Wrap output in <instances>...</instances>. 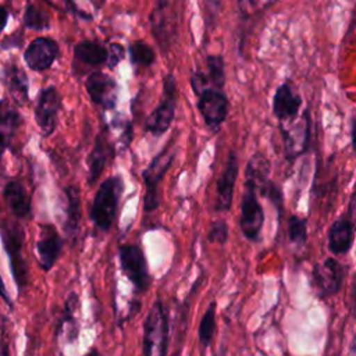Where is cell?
Masks as SVG:
<instances>
[{
    "mask_svg": "<svg viewBox=\"0 0 356 356\" xmlns=\"http://www.w3.org/2000/svg\"><path fill=\"white\" fill-rule=\"evenodd\" d=\"M122 192L124 181L120 175L108 177L100 182L89 210V218L100 232H108L111 229Z\"/></svg>",
    "mask_w": 356,
    "mask_h": 356,
    "instance_id": "1",
    "label": "cell"
},
{
    "mask_svg": "<svg viewBox=\"0 0 356 356\" xmlns=\"http://www.w3.org/2000/svg\"><path fill=\"white\" fill-rule=\"evenodd\" d=\"M168 310L161 299L153 302L143 321V341L142 353L145 356L165 355L168 350Z\"/></svg>",
    "mask_w": 356,
    "mask_h": 356,
    "instance_id": "2",
    "label": "cell"
},
{
    "mask_svg": "<svg viewBox=\"0 0 356 356\" xmlns=\"http://www.w3.org/2000/svg\"><path fill=\"white\" fill-rule=\"evenodd\" d=\"M178 102V86L174 74L168 72L163 78V93L159 104L149 114L145 121V132L152 134L153 136L164 135L175 117V108Z\"/></svg>",
    "mask_w": 356,
    "mask_h": 356,
    "instance_id": "3",
    "label": "cell"
},
{
    "mask_svg": "<svg viewBox=\"0 0 356 356\" xmlns=\"http://www.w3.org/2000/svg\"><path fill=\"white\" fill-rule=\"evenodd\" d=\"M175 147L168 143L161 152H159L149 165L142 171V179L145 184V196H143V210L152 213L160 206V191L159 186L171 167L175 159Z\"/></svg>",
    "mask_w": 356,
    "mask_h": 356,
    "instance_id": "4",
    "label": "cell"
},
{
    "mask_svg": "<svg viewBox=\"0 0 356 356\" xmlns=\"http://www.w3.org/2000/svg\"><path fill=\"white\" fill-rule=\"evenodd\" d=\"M118 260L122 273L132 284L135 292H146L150 286L152 277L143 249L136 243H121L118 246Z\"/></svg>",
    "mask_w": 356,
    "mask_h": 356,
    "instance_id": "5",
    "label": "cell"
},
{
    "mask_svg": "<svg viewBox=\"0 0 356 356\" xmlns=\"http://www.w3.org/2000/svg\"><path fill=\"white\" fill-rule=\"evenodd\" d=\"M346 275V266L335 257H325L312 270V286L316 295L325 300L339 292Z\"/></svg>",
    "mask_w": 356,
    "mask_h": 356,
    "instance_id": "6",
    "label": "cell"
},
{
    "mask_svg": "<svg viewBox=\"0 0 356 356\" xmlns=\"http://www.w3.org/2000/svg\"><path fill=\"white\" fill-rule=\"evenodd\" d=\"M263 224H264V211L257 197V189L252 182L245 181L242 200H241V216H239V227H241L242 235L248 241H252V242L259 241Z\"/></svg>",
    "mask_w": 356,
    "mask_h": 356,
    "instance_id": "7",
    "label": "cell"
},
{
    "mask_svg": "<svg viewBox=\"0 0 356 356\" xmlns=\"http://www.w3.org/2000/svg\"><path fill=\"white\" fill-rule=\"evenodd\" d=\"M196 96L197 110L204 124L209 129L217 132L228 115L229 102L225 92L222 89L207 86L202 89Z\"/></svg>",
    "mask_w": 356,
    "mask_h": 356,
    "instance_id": "8",
    "label": "cell"
},
{
    "mask_svg": "<svg viewBox=\"0 0 356 356\" xmlns=\"http://www.w3.org/2000/svg\"><path fill=\"white\" fill-rule=\"evenodd\" d=\"M281 136L284 140V153L286 160H295L309 149L310 134H312V120L310 113L306 110L298 124L284 128L280 125Z\"/></svg>",
    "mask_w": 356,
    "mask_h": 356,
    "instance_id": "9",
    "label": "cell"
},
{
    "mask_svg": "<svg viewBox=\"0 0 356 356\" xmlns=\"http://www.w3.org/2000/svg\"><path fill=\"white\" fill-rule=\"evenodd\" d=\"M90 100L103 110H114L117 104V82L113 76L102 71H93L85 81Z\"/></svg>",
    "mask_w": 356,
    "mask_h": 356,
    "instance_id": "10",
    "label": "cell"
},
{
    "mask_svg": "<svg viewBox=\"0 0 356 356\" xmlns=\"http://www.w3.org/2000/svg\"><path fill=\"white\" fill-rule=\"evenodd\" d=\"M60 106V95L54 86H47L40 90L35 108V120L44 136L51 135L56 129Z\"/></svg>",
    "mask_w": 356,
    "mask_h": 356,
    "instance_id": "11",
    "label": "cell"
},
{
    "mask_svg": "<svg viewBox=\"0 0 356 356\" xmlns=\"http://www.w3.org/2000/svg\"><path fill=\"white\" fill-rule=\"evenodd\" d=\"M239 174V161L235 150L228 152V157L224 165V170L217 181V196L214 203V210L218 213H227L229 211L232 206V197H234V188L235 182Z\"/></svg>",
    "mask_w": 356,
    "mask_h": 356,
    "instance_id": "12",
    "label": "cell"
},
{
    "mask_svg": "<svg viewBox=\"0 0 356 356\" xmlns=\"http://www.w3.org/2000/svg\"><path fill=\"white\" fill-rule=\"evenodd\" d=\"M114 154V146L108 140L107 129L102 128V131L96 135L93 147L88 157V184L95 185L104 171L107 163Z\"/></svg>",
    "mask_w": 356,
    "mask_h": 356,
    "instance_id": "13",
    "label": "cell"
},
{
    "mask_svg": "<svg viewBox=\"0 0 356 356\" xmlns=\"http://www.w3.org/2000/svg\"><path fill=\"white\" fill-rule=\"evenodd\" d=\"M300 106L302 96L293 89L291 82H284L275 89L273 96V114L280 122L296 118Z\"/></svg>",
    "mask_w": 356,
    "mask_h": 356,
    "instance_id": "14",
    "label": "cell"
},
{
    "mask_svg": "<svg viewBox=\"0 0 356 356\" xmlns=\"http://www.w3.org/2000/svg\"><path fill=\"white\" fill-rule=\"evenodd\" d=\"M58 56V44L50 38H36L25 50V61L33 71H44L51 67Z\"/></svg>",
    "mask_w": 356,
    "mask_h": 356,
    "instance_id": "15",
    "label": "cell"
},
{
    "mask_svg": "<svg viewBox=\"0 0 356 356\" xmlns=\"http://www.w3.org/2000/svg\"><path fill=\"white\" fill-rule=\"evenodd\" d=\"M328 250L334 256L346 254L353 245L355 239V224L352 216L341 217L335 220L328 229Z\"/></svg>",
    "mask_w": 356,
    "mask_h": 356,
    "instance_id": "16",
    "label": "cell"
},
{
    "mask_svg": "<svg viewBox=\"0 0 356 356\" xmlns=\"http://www.w3.org/2000/svg\"><path fill=\"white\" fill-rule=\"evenodd\" d=\"M63 249V239L51 225H43L40 238L36 242V253L39 266L49 271L57 261Z\"/></svg>",
    "mask_w": 356,
    "mask_h": 356,
    "instance_id": "17",
    "label": "cell"
},
{
    "mask_svg": "<svg viewBox=\"0 0 356 356\" xmlns=\"http://www.w3.org/2000/svg\"><path fill=\"white\" fill-rule=\"evenodd\" d=\"M21 245H22V232L18 228L7 231V234L4 235V248L10 254L11 268H13L15 281L18 282L19 286H22V284L26 280V267L22 259Z\"/></svg>",
    "mask_w": 356,
    "mask_h": 356,
    "instance_id": "18",
    "label": "cell"
},
{
    "mask_svg": "<svg viewBox=\"0 0 356 356\" xmlns=\"http://www.w3.org/2000/svg\"><path fill=\"white\" fill-rule=\"evenodd\" d=\"M65 193V220L64 231L68 236L76 238L81 224V193L76 186H67Z\"/></svg>",
    "mask_w": 356,
    "mask_h": 356,
    "instance_id": "19",
    "label": "cell"
},
{
    "mask_svg": "<svg viewBox=\"0 0 356 356\" xmlns=\"http://www.w3.org/2000/svg\"><path fill=\"white\" fill-rule=\"evenodd\" d=\"M74 58L89 67H100L106 64L107 49L99 42L82 40L74 47Z\"/></svg>",
    "mask_w": 356,
    "mask_h": 356,
    "instance_id": "20",
    "label": "cell"
},
{
    "mask_svg": "<svg viewBox=\"0 0 356 356\" xmlns=\"http://www.w3.org/2000/svg\"><path fill=\"white\" fill-rule=\"evenodd\" d=\"M4 197L17 217H26L31 213V200L24 188L18 181H11L4 188Z\"/></svg>",
    "mask_w": 356,
    "mask_h": 356,
    "instance_id": "21",
    "label": "cell"
},
{
    "mask_svg": "<svg viewBox=\"0 0 356 356\" xmlns=\"http://www.w3.org/2000/svg\"><path fill=\"white\" fill-rule=\"evenodd\" d=\"M19 121L18 113L6 102H0V154L8 146Z\"/></svg>",
    "mask_w": 356,
    "mask_h": 356,
    "instance_id": "22",
    "label": "cell"
},
{
    "mask_svg": "<svg viewBox=\"0 0 356 356\" xmlns=\"http://www.w3.org/2000/svg\"><path fill=\"white\" fill-rule=\"evenodd\" d=\"M270 172V161L263 153H254L248 164L245 171V181L252 182L256 189H259L267 179Z\"/></svg>",
    "mask_w": 356,
    "mask_h": 356,
    "instance_id": "23",
    "label": "cell"
},
{
    "mask_svg": "<svg viewBox=\"0 0 356 356\" xmlns=\"http://www.w3.org/2000/svg\"><path fill=\"white\" fill-rule=\"evenodd\" d=\"M216 302L211 300L207 306V309L204 310L200 323H199V345L202 348V350H206L210 343L211 339L214 337L216 332Z\"/></svg>",
    "mask_w": 356,
    "mask_h": 356,
    "instance_id": "24",
    "label": "cell"
},
{
    "mask_svg": "<svg viewBox=\"0 0 356 356\" xmlns=\"http://www.w3.org/2000/svg\"><path fill=\"white\" fill-rule=\"evenodd\" d=\"M7 76V86L19 103L28 97V79L25 72L18 65H11L6 71Z\"/></svg>",
    "mask_w": 356,
    "mask_h": 356,
    "instance_id": "25",
    "label": "cell"
},
{
    "mask_svg": "<svg viewBox=\"0 0 356 356\" xmlns=\"http://www.w3.org/2000/svg\"><path fill=\"white\" fill-rule=\"evenodd\" d=\"M129 58L135 67H150L156 61V51L143 40H134L128 46Z\"/></svg>",
    "mask_w": 356,
    "mask_h": 356,
    "instance_id": "26",
    "label": "cell"
},
{
    "mask_svg": "<svg viewBox=\"0 0 356 356\" xmlns=\"http://www.w3.org/2000/svg\"><path fill=\"white\" fill-rule=\"evenodd\" d=\"M206 67H207V79L210 82V86L217 89H224L225 85V67H224V58L220 54H209L206 58Z\"/></svg>",
    "mask_w": 356,
    "mask_h": 356,
    "instance_id": "27",
    "label": "cell"
},
{
    "mask_svg": "<svg viewBox=\"0 0 356 356\" xmlns=\"http://www.w3.org/2000/svg\"><path fill=\"white\" fill-rule=\"evenodd\" d=\"M288 239L296 245L303 246L307 239V221L303 217H299L296 214H292L288 217Z\"/></svg>",
    "mask_w": 356,
    "mask_h": 356,
    "instance_id": "28",
    "label": "cell"
},
{
    "mask_svg": "<svg viewBox=\"0 0 356 356\" xmlns=\"http://www.w3.org/2000/svg\"><path fill=\"white\" fill-rule=\"evenodd\" d=\"M76 305H78V296L72 292L68 296L67 302H65L64 314H63V318L60 321V327L64 325V324H67L70 327V330H68V342L75 341L76 337H78V331H79V328L76 325V321L74 318V310L76 309Z\"/></svg>",
    "mask_w": 356,
    "mask_h": 356,
    "instance_id": "29",
    "label": "cell"
},
{
    "mask_svg": "<svg viewBox=\"0 0 356 356\" xmlns=\"http://www.w3.org/2000/svg\"><path fill=\"white\" fill-rule=\"evenodd\" d=\"M257 191L261 193V196L267 197L274 204V207L278 213V220H281V214L284 210V196H282L281 188L275 182L267 179Z\"/></svg>",
    "mask_w": 356,
    "mask_h": 356,
    "instance_id": "30",
    "label": "cell"
},
{
    "mask_svg": "<svg viewBox=\"0 0 356 356\" xmlns=\"http://www.w3.org/2000/svg\"><path fill=\"white\" fill-rule=\"evenodd\" d=\"M24 22L28 28L31 29H36V31H42V29H47L49 28V18L47 15L38 10L35 6L29 4L25 10V15H24Z\"/></svg>",
    "mask_w": 356,
    "mask_h": 356,
    "instance_id": "31",
    "label": "cell"
},
{
    "mask_svg": "<svg viewBox=\"0 0 356 356\" xmlns=\"http://www.w3.org/2000/svg\"><path fill=\"white\" fill-rule=\"evenodd\" d=\"M207 239L216 245H225L228 241V224L225 220H214L210 222Z\"/></svg>",
    "mask_w": 356,
    "mask_h": 356,
    "instance_id": "32",
    "label": "cell"
},
{
    "mask_svg": "<svg viewBox=\"0 0 356 356\" xmlns=\"http://www.w3.org/2000/svg\"><path fill=\"white\" fill-rule=\"evenodd\" d=\"M125 56V49L122 44L117 43V42H113L108 44V49H107V60H106V65L113 70L115 68L124 58Z\"/></svg>",
    "mask_w": 356,
    "mask_h": 356,
    "instance_id": "33",
    "label": "cell"
},
{
    "mask_svg": "<svg viewBox=\"0 0 356 356\" xmlns=\"http://www.w3.org/2000/svg\"><path fill=\"white\" fill-rule=\"evenodd\" d=\"M189 82H191V88H192V90H193L195 95H197L202 89L210 86V82H209V79H207V75H206L203 71H200V70L193 71V72L191 74Z\"/></svg>",
    "mask_w": 356,
    "mask_h": 356,
    "instance_id": "34",
    "label": "cell"
},
{
    "mask_svg": "<svg viewBox=\"0 0 356 356\" xmlns=\"http://www.w3.org/2000/svg\"><path fill=\"white\" fill-rule=\"evenodd\" d=\"M271 0H239L241 3V8L243 11H249V10H254L256 7H259V4H263V7H266Z\"/></svg>",
    "mask_w": 356,
    "mask_h": 356,
    "instance_id": "35",
    "label": "cell"
},
{
    "mask_svg": "<svg viewBox=\"0 0 356 356\" xmlns=\"http://www.w3.org/2000/svg\"><path fill=\"white\" fill-rule=\"evenodd\" d=\"M7 17H8V13L4 7H0V31L4 28L6 22H7Z\"/></svg>",
    "mask_w": 356,
    "mask_h": 356,
    "instance_id": "36",
    "label": "cell"
},
{
    "mask_svg": "<svg viewBox=\"0 0 356 356\" xmlns=\"http://www.w3.org/2000/svg\"><path fill=\"white\" fill-rule=\"evenodd\" d=\"M0 295H1L4 299H8V296H7V292L4 291V285H3V281H1V278H0Z\"/></svg>",
    "mask_w": 356,
    "mask_h": 356,
    "instance_id": "37",
    "label": "cell"
}]
</instances>
